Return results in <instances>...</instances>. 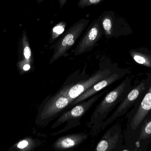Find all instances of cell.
Returning <instances> with one entry per match:
<instances>
[{
	"instance_id": "cell-19",
	"label": "cell",
	"mask_w": 151,
	"mask_h": 151,
	"mask_svg": "<svg viewBox=\"0 0 151 151\" xmlns=\"http://www.w3.org/2000/svg\"><path fill=\"white\" fill-rule=\"evenodd\" d=\"M117 151H139L137 148L134 149H129L126 148L125 146V145L121 148L120 150Z\"/></svg>"
},
{
	"instance_id": "cell-10",
	"label": "cell",
	"mask_w": 151,
	"mask_h": 151,
	"mask_svg": "<svg viewBox=\"0 0 151 151\" xmlns=\"http://www.w3.org/2000/svg\"><path fill=\"white\" fill-rule=\"evenodd\" d=\"M124 145L122 128L120 124L117 123L105 131L94 151H117Z\"/></svg>"
},
{
	"instance_id": "cell-16",
	"label": "cell",
	"mask_w": 151,
	"mask_h": 151,
	"mask_svg": "<svg viewBox=\"0 0 151 151\" xmlns=\"http://www.w3.org/2000/svg\"><path fill=\"white\" fill-rule=\"evenodd\" d=\"M129 54L138 64L151 68V50L145 48L131 49L129 50Z\"/></svg>"
},
{
	"instance_id": "cell-8",
	"label": "cell",
	"mask_w": 151,
	"mask_h": 151,
	"mask_svg": "<svg viewBox=\"0 0 151 151\" xmlns=\"http://www.w3.org/2000/svg\"><path fill=\"white\" fill-rule=\"evenodd\" d=\"M110 68L101 69L87 79L81 80L72 84L63 86L59 91V93L68 97L72 103L82 94L97 83L114 73Z\"/></svg>"
},
{
	"instance_id": "cell-3",
	"label": "cell",
	"mask_w": 151,
	"mask_h": 151,
	"mask_svg": "<svg viewBox=\"0 0 151 151\" xmlns=\"http://www.w3.org/2000/svg\"><path fill=\"white\" fill-rule=\"evenodd\" d=\"M151 83V73L147 77L140 82L132 88L125 99L118 105L112 114L103 122L90 130V134L93 136L97 135L99 132L111 124L116 119L123 116L128 110L133 107L138 99L147 90Z\"/></svg>"
},
{
	"instance_id": "cell-6",
	"label": "cell",
	"mask_w": 151,
	"mask_h": 151,
	"mask_svg": "<svg viewBox=\"0 0 151 151\" xmlns=\"http://www.w3.org/2000/svg\"><path fill=\"white\" fill-rule=\"evenodd\" d=\"M89 19H82L72 25L52 46L53 55L50 64L55 63L62 57H66L67 52L75 44L89 24Z\"/></svg>"
},
{
	"instance_id": "cell-14",
	"label": "cell",
	"mask_w": 151,
	"mask_h": 151,
	"mask_svg": "<svg viewBox=\"0 0 151 151\" xmlns=\"http://www.w3.org/2000/svg\"><path fill=\"white\" fill-rule=\"evenodd\" d=\"M151 144V111L144 122L136 144L139 151H146Z\"/></svg>"
},
{
	"instance_id": "cell-7",
	"label": "cell",
	"mask_w": 151,
	"mask_h": 151,
	"mask_svg": "<svg viewBox=\"0 0 151 151\" xmlns=\"http://www.w3.org/2000/svg\"><path fill=\"white\" fill-rule=\"evenodd\" d=\"M98 18L103 29L104 35L107 40L133 33V30L126 19L112 11L104 12Z\"/></svg>"
},
{
	"instance_id": "cell-9",
	"label": "cell",
	"mask_w": 151,
	"mask_h": 151,
	"mask_svg": "<svg viewBox=\"0 0 151 151\" xmlns=\"http://www.w3.org/2000/svg\"><path fill=\"white\" fill-rule=\"evenodd\" d=\"M103 35V29L98 17L92 22L81 38L74 50V55H79L92 50L98 45Z\"/></svg>"
},
{
	"instance_id": "cell-12",
	"label": "cell",
	"mask_w": 151,
	"mask_h": 151,
	"mask_svg": "<svg viewBox=\"0 0 151 151\" xmlns=\"http://www.w3.org/2000/svg\"><path fill=\"white\" fill-rule=\"evenodd\" d=\"M126 73V72L124 71L114 72L111 75L108 76L107 77L97 83L92 87L90 88L88 90L78 97L71 104V105H77V104L82 101L87 100L88 99L90 98L91 97L95 96V94L98 93L102 90L104 88H106L107 86L112 84L113 83L123 77Z\"/></svg>"
},
{
	"instance_id": "cell-5",
	"label": "cell",
	"mask_w": 151,
	"mask_h": 151,
	"mask_svg": "<svg viewBox=\"0 0 151 151\" xmlns=\"http://www.w3.org/2000/svg\"><path fill=\"white\" fill-rule=\"evenodd\" d=\"M104 93V92H102L95 95L87 100L77 104L73 108L65 111L58 118L56 121L51 126V128L52 129L56 128L66 122H67V124L61 130L52 134L51 136H54L64 133L69 129L80 125V119L103 95Z\"/></svg>"
},
{
	"instance_id": "cell-4",
	"label": "cell",
	"mask_w": 151,
	"mask_h": 151,
	"mask_svg": "<svg viewBox=\"0 0 151 151\" xmlns=\"http://www.w3.org/2000/svg\"><path fill=\"white\" fill-rule=\"evenodd\" d=\"M72 103L68 97L59 91L52 96L47 97L39 106L35 124L40 127L48 126L67 110Z\"/></svg>"
},
{
	"instance_id": "cell-1",
	"label": "cell",
	"mask_w": 151,
	"mask_h": 151,
	"mask_svg": "<svg viewBox=\"0 0 151 151\" xmlns=\"http://www.w3.org/2000/svg\"><path fill=\"white\" fill-rule=\"evenodd\" d=\"M151 111V83L147 90L126 115L127 120L123 135L124 145L129 149L136 148L141 128Z\"/></svg>"
},
{
	"instance_id": "cell-11",
	"label": "cell",
	"mask_w": 151,
	"mask_h": 151,
	"mask_svg": "<svg viewBox=\"0 0 151 151\" xmlns=\"http://www.w3.org/2000/svg\"><path fill=\"white\" fill-rule=\"evenodd\" d=\"M34 63L33 51L25 31L21 34L19 42L18 59L17 66L20 75L29 73Z\"/></svg>"
},
{
	"instance_id": "cell-15",
	"label": "cell",
	"mask_w": 151,
	"mask_h": 151,
	"mask_svg": "<svg viewBox=\"0 0 151 151\" xmlns=\"http://www.w3.org/2000/svg\"><path fill=\"white\" fill-rule=\"evenodd\" d=\"M43 142L40 139L27 136L11 146L8 151H36L37 148L43 145Z\"/></svg>"
},
{
	"instance_id": "cell-2",
	"label": "cell",
	"mask_w": 151,
	"mask_h": 151,
	"mask_svg": "<svg viewBox=\"0 0 151 151\" xmlns=\"http://www.w3.org/2000/svg\"><path fill=\"white\" fill-rule=\"evenodd\" d=\"M132 88L131 79L127 77L109 92L96 106L87 124L88 127L91 130L105 121L113 110L125 99Z\"/></svg>"
},
{
	"instance_id": "cell-20",
	"label": "cell",
	"mask_w": 151,
	"mask_h": 151,
	"mask_svg": "<svg viewBox=\"0 0 151 151\" xmlns=\"http://www.w3.org/2000/svg\"><path fill=\"white\" fill-rule=\"evenodd\" d=\"M58 1L59 2L60 8H63L67 1V0H58Z\"/></svg>"
},
{
	"instance_id": "cell-21",
	"label": "cell",
	"mask_w": 151,
	"mask_h": 151,
	"mask_svg": "<svg viewBox=\"0 0 151 151\" xmlns=\"http://www.w3.org/2000/svg\"><path fill=\"white\" fill-rule=\"evenodd\" d=\"M44 1V0H37V3H38V4H40Z\"/></svg>"
},
{
	"instance_id": "cell-18",
	"label": "cell",
	"mask_w": 151,
	"mask_h": 151,
	"mask_svg": "<svg viewBox=\"0 0 151 151\" xmlns=\"http://www.w3.org/2000/svg\"><path fill=\"white\" fill-rule=\"evenodd\" d=\"M104 0H79L78 6L79 8L84 9L86 7L99 4Z\"/></svg>"
},
{
	"instance_id": "cell-22",
	"label": "cell",
	"mask_w": 151,
	"mask_h": 151,
	"mask_svg": "<svg viewBox=\"0 0 151 151\" xmlns=\"http://www.w3.org/2000/svg\"><path fill=\"white\" fill-rule=\"evenodd\" d=\"M146 151H151V148H150V149H148L147 150H146Z\"/></svg>"
},
{
	"instance_id": "cell-17",
	"label": "cell",
	"mask_w": 151,
	"mask_h": 151,
	"mask_svg": "<svg viewBox=\"0 0 151 151\" xmlns=\"http://www.w3.org/2000/svg\"><path fill=\"white\" fill-rule=\"evenodd\" d=\"M67 23L65 21H61L56 24L51 29L50 32L49 44L54 43L56 40L61 36L65 30Z\"/></svg>"
},
{
	"instance_id": "cell-13",
	"label": "cell",
	"mask_w": 151,
	"mask_h": 151,
	"mask_svg": "<svg viewBox=\"0 0 151 151\" xmlns=\"http://www.w3.org/2000/svg\"><path fill=\"white\" fill-rule=\"evenodd\" d=\"M88 137L84 132L73 133L63 136L57 139L52 145L55 151H72L79 146Z\"/></svg>"
}]
</instances>
